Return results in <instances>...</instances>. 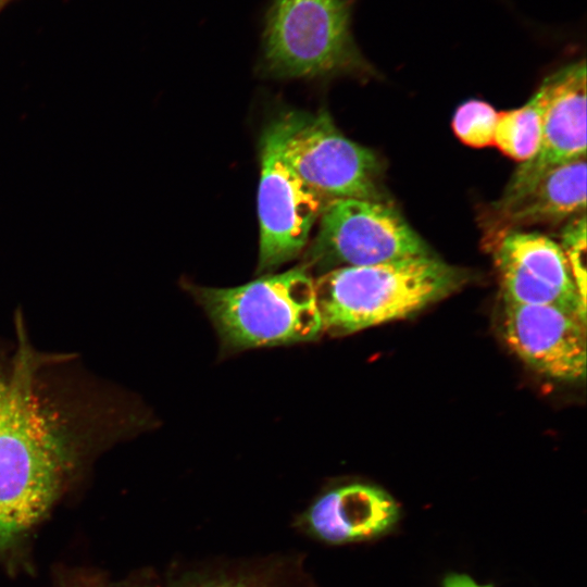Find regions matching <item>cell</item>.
Segmentation results:
<instances>
[{
	"label": "cell",
	"instance_id": "cell-18",
	"mask_svg": "<svg viewBox=\"0 0 587 587\" xmlns=\"http://www.w3.org/2000/svg\"><path fill=\"white\" fill-rule=\"evenodd\" d=\"M75 587H134V586H130L128 584H115V585H79V586H75Z\"/></svg>",
	"mask_w": 587,
	"mask_h": 587
},
{
	"label": "cell",
	"instance_id": "cell-15",
	"mask_svg": "<svg viewBox=\"0 0 587 587\" xmlns=\"http://www.w3.org/2000/svg\"><path fill=\"white\" fill-rule=\"evenodd\" d=\"M498 112L492 105L482 100H469L455 110L452 129L464 145L484 148L494 145V135Z\"/></svg>",
	"mask_w": 587,
	"mask_h": 587
},
{
	"label": "cell",
	"instance_id": "cell-4",
	"mask_svg": "<svg viewBox=\"0 0 587 587\" xmlns=\"http://www.w3.org/2000/svg\"><path fill=\"white\" fill-rule=\"evenodd\" d=\"M351 13L352 0H272L262 33L263 73L274 78L371 74Z\"/></svg>",
	"mask_w": 587,
	"mask_h": 587
},
{
	"label": "cell",
	"instance_id": "cell-11",
	"mask_svg": "<svg viewBox=\"0 0 587 587\" xmlns=\"http://www.w3.org/2000/svg\"><path fill=\"white\" fill-rule=\"evenodd\" d=\"M400 519V507L384 489L349 483L319 495L296 519L308 537L325 545L367 541L391 530Z\"/></svg>",
	"mask_w": 587,
	"mask_h": 587
},
{
	"label": "cell",
	"instance_id": "cell-1",
	"mask_svg": "<svg viewBox=\"0 0 587 587\" xmlns=\"http://www.w3.org/2000/svg\"><path fill=\"white\" fill-rule=\"evenodd\" d=\"M463 268L429 255L338 267L314 279L323 330L348 335L409 317L457 291Z\"/></svg>",
	"mask_w": 587,
	"mask_h": 587
},
{
	"label": "cell",
	"instance_id": "cell-20",
	"mask_svg": "<svg viewBox=\"0 0 587 587\" xmlns=\"http://www.w3.org/2000/svg\"><path fill=\"white\" fill-rule=\"evenodd\" d=\"M0 1H2V0H0Z\"/></svg>",
	"mask_w": 587,
	"mask_h": 587
},
{
	"label": "cell",
	"instance_id": "cell-3",
	"mask_svg": "<svg viewBox=\"0 0 587 587\" xmlns=\"http://www.w3.org/2000/svg\"><path fill=\"white\" fill-rule=\"evenodd\" d=\"M190 291L227 351L312 341L324 333L314 278L303 264L237 287Z\"/></svg>",
	"mask_w": 587,
	"mask_h": 587
},
{
	"label": "cell",
	"instance_id": "cell-9",
	"mask_svg": "<svg viewBox=\"0 0 587 587\" xmlns=\"http://www.w3.org/2000/svg\"><path fill=\"white\" fill-rule=\"evenodd\" d=\"M492 248L503 302L554 305L586 320V303L559 243L538 233L512 230Z\"/></svg>",
	"mask_w": 587,
	"mask_h": 587
},
{
	"label": "cell",
	"instance_id": "cell-7",
	"mask_svg": "<svg viewBox=\"0 0 587 587\" xmlns=\"http://www.w3.org/2000/svg\"><path fill=\"white\" fill-rule=\"evenodd\" d=\"M326 202L284 159L277 116L260 139L259 273L270 274L300 255Z\"/></svg>",
	"mask_w": 587,
	"mask_h": 587
},
{
	"label": "cell",
	"instance_id": "cell-14",
	"mask_svg": "<svg viewBox=\"0 0 587 587\" xmlns=\"http://www.w3.org/2000/svg\"><path fill=\"white\" fill-rule=\"evenodd\" d=\"M546 107V85L542 84L520 108L498 112L494 145L509 158L525 162L537 151Z\"/></svg>",
	"mask_w": 587,
	"mask_h": 587
},
{
	"label": "cell",
	"instance_id": "cell-12",
	"mask_svg": "<svg viewBox=\"0 0 587 587\" xmlns=\"http://www.w3.org/2000/svg\"><path fill=\"white\" fill-rule=\"evenodd\" d=\"M586 159L559 165L505 205H491L484 222L492 245L504 234L535 224H553L586 209Z\"/></svg>",
	"mask_w": 587,
	"mask_h": 587
},
{
	"label": "cell",
	"instance_id": "cell-19",
	"mask_svg": "<svg viewBox=\"0 0 587 587\" xmlns=\"http://www.w3.org/2000/svg\"><path fill=\"white\" fill-rule=\"evenodd\" d=\"M5 385H3L1 382H0V403H1V400L3 398V395H4V391H5Z\"/></svg>",
	"mask_w": 587,
	"mask_h": 587
},
{
	"label": "cell",
	"instance_id": "cell-2",
	"mask_svg": "<svg viewBox=\"0 0 587 587\" xmlns=\"http://www.w3.org/2000/svg\"><path fill=\"white\" fill-rule=\"evenodd\" d=\"M20 374L0 403V550L45 515L59 490L65 458L52 424Z\"/></svg>",
	"mask_w": 587,
	"mask_h": 587
},
{
	"label": "cell",
	"instance_id": "cell-16",
	"mask_svg": "<svg viewBox=\"0 0 587 587\" xmlns=\"http://www.w3.org/2000/svg\"><path fill=\"white\" fill-rule=\"evenodd\" d=\"M569 263L575 286L586 303V216L585 213L567 224L560 245Z\"/></svg>",
	"mask_w": 587,
	"mask_h": 587
},
{
	"label": "cell",
	"instance_id": "cell-10",
	"mask_svg": "<svg viewBox=\"0 0 587 587\" xmlns=\"http://www.w3.org/2000/svg\"><path fill=\"white\" fill-rule=\"evenodd\" d=\"M503 303V336L523 362L558 380L585 377L586 320L554 305Z\"/></svg>",
	"mask_w": 587,
	"mask_h": 587
},
{
	"label": "cell",
	"instance_id": "cell-13",
	"mask_svg": "<svg viewBox=\"0 0 587 587\" xmlns=\"http://www.w3.org/2000/svg\"><path fill=\"white\" fill-rule=\"evenodd\" d=\"M168 587H317L299 559L270 557L191 569Z\"/></svg>",
	"mask_w": 587,
	"mask_h": 587
},
{
	"label": "cell",
	"instance_id": "cell-6",
	"mask_svg": "<svg viewBox=\"0 0 587 587\" xmlns=\"http://www.w3.org/2000/svg\"><path fill=\"white\" fill-rule=\"evenodd\" d=\"M429 254L425 241L387 201L333 199L322 210L303 265L322 274Z\"/></svg>",
	"mask_w": 587,
	"mask_h": 587
},
{
	"label": "cell",
	"instance_id": "cell-17",
	"mask_svg": "<svg viewBox=\"0 0 587 587\" xmlns=\"http://www.w3.org/2000/svg\"><path fill=\"white\" fill-rule=\"evenodd\" d=\"M442 587H494L491 585H480L466 574L452 573L445 577Z\"/></svg>",
	"mask_w": 587,
	"mask_h": 587
},
{
	"label": "cell",
	"instance_id": "cell-5",
	"mask_svg": "<svg viewBox=\"0 0 587 587\" xmlns=\"http://www.w3.org/2000/svg\"><path fill=\"white\" fill-rule=\"evenodd\" d=\"M286 162L327 201L384 200L382 163L371 149L347 138L327 111L278 116Z\"/></svg>",
	"mask_w": 587,
	"mask_h": 587
},
{
	"label": "cell",
	"instance_id": "cell-8",
	"mask_svg": "<svg viewBox=\"0 0 587 587\" xmlns=\"http://www.w3.org/2000/svg\"><path fill=\"white\" fill-rule=\"evenodd\" d=\"M546 107L536 153L515 170L501 198L505 205L529 190L552 168L586 159V64L565 65L544 80Z\"/></svg>",
	"mask_w": 587,
	"mask_h": 587
}]
</instances>
